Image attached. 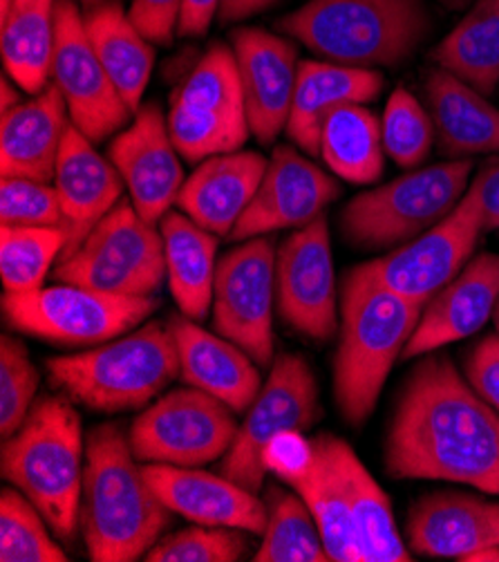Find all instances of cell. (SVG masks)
Listing matches in <instances>:
<instances>
[{
	"label": "cell",
	"instance_id": "43",
	"mask_svg": "<svg viewBox=\"0 0 499 562\" xmlns=\"http://www.w3.org/2000/svg\"><path fill=\"white\" fill-rule=\"evenodd\" d=\"M184 0H133L131 3V21L152 45H171Z\"/></svg>",
	"mask_w": 499,
	"mask_h": 562
},
{
	"label": "cell",
	"instance_id": "29",
	"mask_svg": "<svg viewBox=\"0 0 499 562\" xmlns=\"http://www.w3.org/2000/svg\"><path fill=\"white\" fill-rule=\"evenodd\" d=\"M378 70L331 61H300L287 122V135L303 153L320 155V131L331 110L345 103L374 101L383 90Z\"/></svg>",
	"mask_w": 499,
	"mask_h": 562
},
{
	"label": "cell",
	"instance_id": "23",
	"mask_svg": "<svg viewBox=\"0 0 499 562\" xmlns=\"http://www.w3.org/2000/svg\"><path fill=\"white\" fill-rule=\"evenodd\" d=\"M311 443L341 486L361 562H410V551L397 529L393 502L370 475L354 448L329 432H320Z\"/></svg>",
	"mask_w": 499,
	"mask_h": 562
},
{
	"label": "cell",
	"instance_id": "9",
	"mask_svg": "<svg viewBox=\"0 0 499 562\" xmlns=\"http://www.w3.org/2000/svg\"><path fill=\"white\" fill-rule=\"evenodd\" d=\"M52 276L115 296H155L166 280L161 232L122 198Z\"/></svg>",
	"mask_w": 499,
	"mask_h": 562
},
{
	"label": "cell",
	"instance_id": "31",
	"mask_svg": "<svg viewBox=\"0 0 499 562\" xmlns=\"http://www.w3.org/2000/svg\"><path fill=\"white\" fill-rule=\"evenodd\" d=\"M166 256V283L180 312L204 321L213 307L217 236L200 227L186 213L169 211L159 222Z\"/></svg>",
	"mask_w": 499,
	"mask_h": 562
},
{
	"label": "cell",
	"instance_id": "22",
	"mask_svg": "<svg viewBox=\"0 0 499 562\" xmlns=\"http://www.w3.org/2000/svg\"><path fill=\"white\" fill-rule=\"evenodd\" d=\"M144 475L166 507L195 525L242 529L260 536L266 529V502L222 473L211 475L186 467L146 464Z\"/></svg>",
	"mask_w": 499,
	"mask_h": 562
},
{
	"label": "cell",
	"instance_id": "20",
	"mask_svg": "<svg viewBox=\"0 0 499 562\" xmlns=\"http://www.w3.org/2000/svg\"><path fill=\"white\" fill-rule=\"evenodd\" d=\"M262 464L266 473H273L290 484L307 504L320 529L329 560L361 562L341 486L314 448L311 439H307L303 432H283L273 437L264 448Z\"/></svg>",
	"mask_w": 499,
	"mask_h": 562
},
{
	"label": "cell",
	"instance_id": "21",
	"mask_svg": "<svg viewBox=\"0 0 499 562\" xmlns=\"http://www.w3.org/2000/svg\"><path fill=\"white\" fill-rule=\"evenodd\" d=\"M499 303V254H479L423 307L401 359L415 361L439 348L468 339L495 314Z\"/></svg>",
	"mask_w": 499,
	"mask_h": 562
},
{
	"label": "cell",
	"instance_id": "14",
	"mask_svg": "<svg viewBox=\"0 0 499 562\" xmlns=\"http://www.w3.org/2000/svg\"><path fill=\"white\" fill-rule=\"evenodd\" d=\"M275 249L269 236L242 240L217 262L213 325L258 366L273 363Z\"/></svg>",
	"mask_w": 499,
	"mask_h": 562
},
{
	"label": "cell",
	"instance_id": "28",
	"mask_svg": "<svg viewBox=\"0 0 499 562\" xmlns=\"http://www.w3.org/2000/svg\"><path fill=\"white\" fill-rule=\"evenodd\" d=\"M68 115V103L54 83L0 115L3 178L54 182L64 135L70 126Z\"/></svg>",
	"mask_w": 499,
	"mask_h": 562
},
{
	"label": "cell",
	"instance_id": "50",
	"mask_svg": "<svg viewBox=\"0 0 499 562\" xmlns=\"http://www.w3.org/2000/svg\"><path fill=\"white\" fill-rule=\"evenodd\" d=\"M439 5H443L446 10H453V12H457V10H464L466 5H473L475 0H436Z\"/></svg>",
	"mask_w": 499,
	"mask_h": 562
},
{
	"label": "cell",
	"instance_id": "41",
	"mask_svg": "<svg viewBox=\"0 0 499 562\" xmlns=\"http://www.w3.org/2000/svg\"><path fill=\"white\" fill-rule=\"evenodd\" d=\"M38 387V370L27 348L3 336L0 341V437H12L27 419Z\"/></svg>",
	"mask_w": 499,
	"mask_h": 562
},
{
	"label": "cell",
	"instance_id": "15",
	"mask_svg": "<svg viewBox=\"0 0 499 562\" xmlns=\"http://www.w3.org/2000/svg\"><path fill=\"white\" fill-rule=\"evenodd\" d=\"M52 83L68 103L70 122L94 144L122 133L135 117L88 38L83 12L72 0H57V47Z\"/></svg>",
	"mask_w": 499,
	"mask_h": 562
},
{
	"label": "cell",
	"instance_id": "48",
	"mask_svg": "<svg viewBox=\"0 0 499 562\" xmlns=\"http://www.w3.org/2000/svg\"><path fill=\"white\" fill-rule=\"evenodd\" d=\"M21 88L12 81L10 75H3V83H0V115H5L12 108L21 103Z\"/></svg>",
	"mask_w": 499,
	"mask_h": 562
},
{
	"label": "cell",
	"instance_id": "36",
	"mask_svg": "<svg viewBox=\"0 0 499 562\" xmlns=\"http://www.w3.org/2000/svg\"><path fill=\"white\" fill-rule=\"evenodd\" d=\"M256 562H329L320 529L296 493L271 488L266 497V529L253 553Z\"/></svg>",
	"mask_w": 499,
	"mask_h": 562
},
{
	"label": "cell",
	"instance_id": "38",
	"mask_svg": "<svg viewBox=\"0 0 499 562\" xmlns=\"http://www.w3.org/2000/svg\"><path fill=\"white\" fill-rule=\"evenodd\" d=\"M47 520L16 486L0 493V560L3 562H66V551L52 540Z\"/></svg>",
	"mask_w": 499,
	"mask_h": 562
},
{
	"label": "cell",
	"instance_id": "35",
	"mask_svg": "<svg viewBox=\"0 0 499 562\" xmlns=\"http://www.w3.org/2000/svg\"><path fill=\"white\" fill-rule=\"evenodd\" d=\"M320 157L343 182L359 187L378 182L385 166L381 120L363 103L331 110L320 131Z\"/></svg>",
	"mask_w": 499,
	"mask_h": 562
},
{
	"label": "cell",
	"instance_id": "37",
	"mask_svg": "<svg viewBox=\"0 0 499 562\" xmlns=\"http://www.w3.org/2000/svg\"><path fill=\"white\" fill-rule=\"evenodd\" d=\"M64 227H10L0 229V278L10 294L45 288L52 262L64 256Z\"/></svg>",
	"mask_w": 499,
	"mask_h": 562
},
{
	"label": "cell",
	"instance_id": "10",
	"mask_svg": "<svg viewBox=\"0 0 499 562\" xmlns=\"http://www.w3.org/2000/svg\"><path fill=\"white\" fill-rule=\"evenodd\" d=\"M155 307V296H115L70 283L3 294V316L14 329L64 348H94L117 339Z\"/></svg>",
	"mask_w": 499,
	"mask_h": 562
},
{
	"label": "cell",
	"instance_id": "26",
	"mask_svg": "<svg viewBox=\"0 0 499 562\" xmlns=\"http://www.w3.org/2000/svg\"><path fill=\"white\" fill-rule=\"evenodd\" d=\"M169 325L175 336L182 381L225 402L236 415L247 413L262 390L258 363L240 346L206 331L184 314L173 316Z\"/></svg>",
	"mask_w": 499,
	"mask_h": 562
},
{
	"label": "cell",
	"instance_id": "3",
	"mask_svg": "<svg viewBox=\"0 0 499 562\" xmlns=\"http://www.w3.org/2000/svg\"><path fill=\"white\" fill-rule=\"evenodd\" d=\"M423 307L385 288L367 262L345 273L334 400L350 426H363L374 413L385 379L412 339Z\"/></svg>",
	"mask_w": 499,
	"mask_h": 562
},
{
	"label": "cell",
	"instance_id": "1",
	"mask_svg": "<svg viewBox=\"0 0 499 562\" xmlns=\"http://www.w3.org/2000/svg\"><path fill=\"white\" fill-rule=\"evenodd\" d=\"M383 464L395 480L468 484L499 497V413L449 357L426 355L399 392Z\"/></svg>",
	"mask_w": 499,
	"mask_h": 562
},
{
	"label": "cell",
	"instance_id": "44",
	"mask_svg": "<svg viewBox=\"0 0 499 562\" xmlns=\"http://www.w3.org/2000/svg\"><path fill=\"white\" fill-rule=\"evenodd\" d=\"M466 379L477 395L499 413V331L484 336L466 359Z\"/></svg>",
	"mask_w": 499,
	"mask_h": 562
},
{
	"label": "cell",
	"instance_id": "2",
	"mask_svg": "<svg viewBox=\"0 0 499 562\" xmlns=\"http://www.w3.org/2000/svg\"><path fill=\"white\" fill-rule=\"evenodd\" d=\"M137 462L120 424L97 426L88 435L79 525L94 562L144 558L171 522L173 512L157 497Z\"/></svg>",
	"mask_w": 499,
	"mask_h": 562
},
{
	"label": "cell",
	"instance_id": "6",
	"mask_svg": "<svg viewBox=\"0 0 499 562\" xmlns=\"http://www.w3.org/2000/svg\"><path fill=\"white\" fill-rule=\"evenodd\" d=\"M52 383L97 413L137 411L150 404L180 374L171 325L150 321L88 352L45 363Z\"/></svg>",
	"mask_w": 499,
	"mask_h": 562
},
{
	"label": "cell",
	"instance_id": "27",
	"mask_svg": "<svg viewBox=\"0 0 499 562\" xmlns=\"http://www.w3.org/2000/svg\"><path fill=\"white\" fill-rule=\"evenodd\" d=\"M266 161L253 150L206 157L186 178L178 206L217 238L231 236L260 189Z\"/></svg>",
	"mask_w": 499,
	"mask_h": 562
},
{
	"label": "cell",
	"instance_id": "25",
	"mask_svg": "<svg viewBox=\"0 0 499 562\" xmlns=\"http://www.w3.org/2000/svg\"><path fill=\"white\" fill-rule=\"evenodd\" d=\"M410 549L428 558H453L499 547V502L439 491L417 499L408 516Z\"/></svg>",
	"mask_w": 499,
	"mask_h": 562
},
{
	"label": "cell",
	"instance_id": "34",
	"mask_svg": "<svg viewBox=\"0 0 499 562\" xmlns=\"http://www.w3.org/2000/svg\"><path fill=\"white\" fill-rule=\"evenodd\" d=\"M430 59L484 97L492 94L499 88V0H475Z\"/></svg>",
	"mask_w": 499,
	"mask_h": 562
},
{
	"label": "cell",
	"instance_id": "17",
	"mask_svg": "<svg viewBox=\"0 0 499 562\" xmlns=\"http://www.w3.org/2000/svg\"><path fill=\"white\" fill-rule=\"evenodd\" d=\"M341 198V184L294 146H275L256 198L231 234L234 240L303 229Z\"/></svg>",
	"mask_w": 499,
	"mask_h": 562
},
{
	"label": "cell",
	"instance_id": "30",
	"mask_svg": "<svg viewBox=\"0 0 499 562\" xmlns=\"http://www.w3.org/2000/svg\"><path fill=\"white\" fill-rule=\"evenodd\" d=\"M423 90L441 155L499 157V110L481 92L441 68L428 72Z\"/></svg>",
	"mask_w": 499,
	"mask_h": 562
},
{
	"label": "cell",
	"instance_id": "16",
	"mask_svg": "<svg viewBox=\"0 0 499 562\" xmlns=\"http://www.w3.org/2000/svg\"><path fill=\"white\" fill-rule=\"evenodd\" d=\"M275 310L292 329L316 344H327L341 327L325 215L292 234L275 254Z\"/></svg>",
	"mask_w": 499,
	"mask_h": 562
},
{
	"label": "cell",
	"instance_id": "47",
	"mask_svg": "<svg viewBox=\"0 0 499 562\" xmlns=\"http://www.w3.org/2000/svg\"><path fill=\"white\" fill-rule=\"evenodd\" d=\"M275 3L279 0H222L217 19L222 23H240L273 8Z\"/></svg>",
	"mask_w": 499,
	"mask_h": 562
},
{
	"label": "cell",
	"instance_id": "40",
	"mask_svg": "<svg viewBox=\"0 0 499 562\" xmlns=\"http://www.w3.org/2000/svg\"><path fill=\"white\" fill-rule=\"evenodd\" d=\"M249 531L229 527H189L184 531L159 538L144 555L148 562H238L251 544Z\"/></svg>",
	"mask_w": 499,
	"mask_h": 562
},
{
	"label": "cell",
	"instance_id": "13",
	"mask_svg": "<svg viewBox=\"0 0 499 562\" xmlns=\"http://www.w3.org/2000/svg\"><path fill=\"white\" fill-rule=\"evenodd\" d=\"M484 234V204L477 180L451 215L419 238L367 262L385 288L415 303H428L468 265Z\"/></svg>",
	"mask_w": 499,
	"mask_h": 562
},
{
	"label": "cell",
	"instance_id": "19",
	"mask_svg": "<svg viewBox=\"0 0 499 562\" xmlns=\"http://www.w3.org/2000/svg\"><path fill=\"white\" fill-rule=\"evenodd\" d=\"M231 41L251 135L269 146L287 131L300 66L296 45L260 27H238Z\"/></svg>",
	"mask_w": 499,
	"mask_h": 562
},
{
	"label": "cell",
	"instance_id": "51",
	"mask_svg": "<svg viewBox=\"0 0 499 562\" xmlns=\"http://www.w3.org/2000/svg\"><path fill=\"white\" fill-rule=\"evenodd\" d=\"M492 318H495V325H497V331H499V303H497V310H495Z\"/></svg>",
	"mask_w": 499,
	"mask_h": 562
},
{
	"label": "cell",
	"instance_id": "46",
	"mask_svg": "<svg viewBox=\"0 0 499 562\" xmlns=\"http://www.w3.org/2000/svg\"><path fill=\"white\" fill-rule=\"evenodd\" d=\"M475 180L481 191L484 232H495V229H499V157L486 161L479 168Z\"/></svg>",
	"mask_w": 499,
	"mask_h": 562
},
{
	"label": "cell",
	"instance_id": "11",
	"mask_svg": "<svg viewBox=\"0 0 499 562\" xmlns=\"http://www.w3.org/2000/svg\"><path fill=\"white\" fill-rule=\"evenodd\" d=\"M236 413L197 387H178L139 413L131 446L139 462L197 469L222 460L236 441Z\"/></svg>",
	"mask_w": 499,
	"mask_h": 562
},
{
	"label": "cell",
	"instance_id": "45",
	"mask_svg": "<svg viewBox=\"0 0 499 562\" xmlns=\"http://www.w3.org/2000/svg\"><path fill=\"white\" fill-rule=\"evenodd\" d=\"M222 0H184L182 16L178 25V36L200 38L208 32L211 23L219 14Z\"/></svg>",
	"mask_w": 499,
	"mask_h": 562
},
{
	"label": "cell",
	"instance_id": "18",
	"mask_svg": "<svg viewBox=\"0 0 499 562\" xmlns=\"http://www.w3.org/2000/svg\"><path fill=\"white\" fill-rule=\"evenodd\" d=\"M180 157L157 101L141 103L133 122L110 144V161L128 187L131 202L152 224L178 204L186 182Z\"/></svg>",
	"mask_w": 499,
	"mask_h": 562
},
{
	"label": "cell",
	"instance_id": "4",
	"mask_svg": "<svg viewBox=\"0 0 499 562\" xmlns=\"http://www.w3.org/2000/svg\"><path fill=\"white\" fill-rule=\"evenodd\" d=\"M432 25L428 0H307L279 21L325 61L367 70L410 61Z\"/></svg>",
	"mask_w": 499,
	"mask_h": 562
},
{
	"label": "cell",
	"instance_id": "32",
	"mask_svg": "<svg viewBox=\"0 0 499 562\" xmlns=\"http://www.w3.org/2000/svg\"><path fill=\"white\" fill-rule=\"evenodd\" d=\"M83 23L105 72L131 110L137 112L155 66L152 43L115 0H90Z\"/></svg>",
	"mask_w": 499,
	"mask_h": 562
},
{
	"label": "cell",
	"instance_id": "7",
	"mask_svg": "<svg viewBox=\"0 0 499 562\" xmlns=\"http://www.w3.org/2000/svg\"><path fill=\"white\" fill-rule=\"evenodd\" d=\"M470 159L439 161L356 195L339 220L345 243L378 251L419 238L455 211L470 187Z\"/></svg>",
	"mask_w": 499,
	"mask_h": 562
},
{
	"label": "cell",
	"instance_id": "39",
	"mask_svg": "<svg viewBox=\"0 0 499 562\" xmlns=\"http://www.w3.org/2000/svg\"><path fill=\"white\" fill-rule=\"evenodd\" d=\"M385 155L401 168H419L436 142L430 110L406 88H397L385 103L381 117Z\"/></svg>",
	"mask_w": 499,
	"mask_h": 562
},
{
	"label": "cell",
	"instance_id": "5",
	"mask_svg": "<svg viewBox=\"0 0 499 562\" xmlns=\"http://www.w3.org/2000/svg\"><path fill=\"white\" fill-rule=\"evenodd\" d=\"M83 428L72 400L43 397L3 439V477L30 497L54 536L72 540L83 491Z\"/></svg>",
	"mask_w": 499,
	"mask_h": 562
},
{
	"label": "cell",
	"instance_id": "12",
	"mask_svg": "<svg viewBox=\"0 0 499 562\" xmlns=\"http://www.w3.org/2000/svg\"><path fill=\"white\" fill-rule=\"evenodd\" d=\"M320 417V392L311 366L300 355H279L258 397L245 413L236 441L222 458L219 473L240 486L260 493L266 469V443L283 432H305Z\"/></svg>",
	"mask_w": 499,
	"mask_h": 562
},
{
	"label": "cell",
	"instance_id": "33",
	"mask_svg": "<svg viewBox=\"0 0 499 562\" xmlns=\"http://www.w3.org/2000/svg\"><path fill=\"white\" fill-rule=\"evenodd\" d=\"M57 47V0H14L8 19L0 21V52L5 75L30 94L52 83Z\"/></svg>",
	"mask_w": 499,
	"mask_h": 562
},
{
	"label": "cell",
	"instance_id": "8",
	"mask_svg": "<svg viewBox=\"0 0 499 562\" xmlns=\"http://www.w3.org/2000/svg\"><path fill=\"white\" fill-rule=\"evenodd\" d=\"M171 137L182 159L200 164L206 157L242 150L251 137L236 52L213 43L171 94Z\"/></svg>",
	"mask_w": 499,
	"mask_h": 562
},
{
	"label": "cell",
	"instance_id": "24",
	"mask_svg": "<svg viewBox=\"0 0 499 562\" xmlns=\"http://www.w3.org/2000/svg\"><path fill=\"white\" fill-rule=\"evenodd\" d=\"M124 187L115 164L103 159L94 142L70 122L54 173V189L61 200L68 238L61 258L75 254L97 224L117 206L124 198Z\"/></svg>",
	"mask_w": 499,
	"mask_h": 562
},
{
	"label": "cell",
	"instance_id": "42",
	"mask_svg": "<svg viewBox=\"0 0 499 562\" xmlns=\"http://www.w3.org/2000/svg\"><path fill=\"white\" fill-rule=\"evenodd\" d=\"M0 222L10 227H64V209L57 189L49 182L3 178Z\"/></svg>",
	"mask_w": 499,
	"mask_h": 562
},
{
	"label": "cell",
	"instance_id": "49",
	"mask_svg": "<svg viewBox=\"0 0 499 562\" xmlns=\"http://www.w3.org/2000/svg\"><path fill=\"white\" fill-rule=\"evenodd\" d=\"M464 562H499V547H484L464 558Z\"/></svg>",
	"mask_w": 499,
	"mask_h": 562
}]
</instances>
